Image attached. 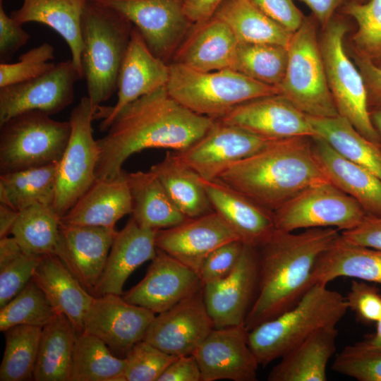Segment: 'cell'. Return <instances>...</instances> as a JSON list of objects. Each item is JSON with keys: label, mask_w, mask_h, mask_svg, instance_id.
Wrapping results in <instances>:
<instances>
[{"label": "cell", "mask_w": 381, "mask_h": 381, "mask_svg": "<svg viewBox=\"0 0 381 381\" xmlns=\"http://www.w3.org/2000/svg\"><path fill=\"white\" fill-rule=\"evenodd\" d=\"M214 119L189 110L162 87L125 107L115 117L107 134L97 140L99 159L97 178L121 174L124 162L150 148L181 152L201 138Z\"/></svg>", "instance_id": "obj_1"}, {"label": "cell", "mask_w": 381, "mask_h": 381, "mask_svg": "<svg viewBox=\"0 0 381 381\" xmlns=\"http://www.w3.org/2000/svg\"><path fill=\"white\" fill-rule=\"evenodd\" d=\"M340 233L334 228L300 232L275 229L258 246L259 289L244 323L248 331L289 310L301 300L313 285L312 275L318 258Z\"/></svg>", "instance_id": "obj_2"}, {"label": "cell", "mask_w": 381, "mask_h": 381, "mask_svg": "<svg viewBox=\"0 0 381 381\" xmlns=\"http://www.w3.org/2000/svg\"><path fill=\"white\" fill-rule=\"evenodd\" d=\"M217 179L272 212L304 188L328 180L309 137L269 140Z\"/></svg>", "instance_id": "obj_3"}, {"label": "cell", "mask_w": 381, "mask_h": 381, "mask_svg": "<svg viewBox=\"0 0 381 381\" xmlns=\"http://www.w3.org/2000/svg\"><path fill=\"white\" fill-rule=\"evenodd\" d=\"M133 25L116 10L87 0L81 18V64L93 109L117 90Z\"/></svg>", "instance_id": "obj_4"}, {"label": "cell", "mask_w": 381, "mask_h": 381, "mask_svg": "<svg viewBox=\"0 0 381 381\" xmlns=\"http://www.w3.org/2000/svg\"><path fill=\"white\" fill-rule=\"evenodd\" d=\"M348 310L341 294L315 284L291 308L248 331L249 346L259 364L265 366L318 329L337 327Z\"/></svg>", "instance_id": "obj_5"}, {"label": "cell", "mask_w": 381, "mask_h": 381, "mask_svg": "<svg viewBox=\"0 0 381 381\" xmlns=\"http://www.w3.org/2000/svg\"><path fill=\"white\" fill-rule=\"evenodd\" d=\"M166 87L181 105L214 119L243 102L279 94L277 87L259 83L232 69L200 71L176 63L169 64Z\"/></svg>", "instance_id": "obj_6"}, {"label": "cell", "mask_w": 381, "mask_h": 381, "mask_svg": "<svg viewBox=\"0 0 381 381\" xmlns=\"http://www.w3.org/2000/svg\"><path fill=\"white\" fill-rule=\"evenodd\" d=\"M315 17H305L287 46L288 63L279 94L307 116L333 117L338 112L329 89Z\"/></svg>", "instance_id": "obj_7"}, {"label": "cell", "mask_w": 381, "mask_h": 381, "mask_svg": "<svg viewBox=\"0 0 381 381\" xmlns=\"http://www.w3.org/2000/svg\"><path fill=\"white\" fill-rule=\"evenodd\" d=\"M71 127L37 110L20 113L0 125V174L59 163Z\"/></svg>", "instance_id": "obj_8"}, {"label": "cell", "mask_w": 381, "mask_h": 381, "mask_svg": "<svg viewBox=\"0 0 381 381\" xmlns=\"http://www.w3.org/2000/svg\"><path fill=\"white\" fill-rule=\"evenodd\" d=\"M320 42L327 83L338 114L345 118L365 138L380 145L372 123L363 76L344 47L347 25L333 18L324 28Z\"/></svg>", "instance_id": "obj_9"}, {"label": "cell", "mask_w": 381, "mask_h": 381, "mask_svg": "<svg viewBox=\"0 0 381 381\" xmlns=\"http://www.w3.org/2000/svg\"><path fill=\"white\" fill-rule=\"evenodd\" d=\"M366 215L356 200L328 180L304 188L273 212L276 229L286 231L316 228L347 231Z\"/></svg>", "instance_id": "obj_10"}, {"label": "cell", "mask_w": 381, "mask_h": 381, "mask_svg": "<svg viewBox=\"0 0 381 381\" xmlns=\"http://www.w3.org/2000/svg\"><path fill=\"white\" fill-rule=\"evenodd\" d=\"M95 118L89 97H83L72 109L70 138L59 162L54 208L61 219L96 179L99 147L92 122Z\"/></svg>", "instance_id": "obj_11"}, {"label": "cell", "mask_w": 381, "mask_h": 381, "mask_svg": "<svg viewBox=\"0 0 381 381\" xmlns=\"http://www.w3.org/2000/svg\"><path fill=\"white\" fill-rule=\"evenodd\" d=\"M126 18L141 34L150 51L169 64L193 25L181 0H95Z\"/></svg>", "instance_id": "obj_12"}, {"label": "cell", "mask_w": 381, "mask_h": 381, "mask_svg": "<svg viewBox=\"0 0 381 381\" xmlns=\"http://www.w3.org/2000/svg\"><path fill=\"white\" fill-rule=\"evenodd\" d=\"M259 282L258 248L244 243L234 270L226 277L203 285L205 304L215 328L244 325L256 299Z\"/></svg>", "instance_id": "obj_13"}, {"label": "cell", "mask_w": 381, "mask_h": 381, "mask_svg": "<svg viewBox=\"0 0 381 381\" xmlns=\"http://www.w3.org/2000/svg\"><path fill=\"white\" fill-rule=\"evenodd\" d=\"M81 78L70 59L37 78L0 87V125L28 111L49 115L61 111L73 102L74 85Z\"/></svg>", "instance_id": "obj_14"}, {"label": "cell", "mask_w": 381, "mask_h": 381, "mask_svg": "<svg viewBox=\"0 0 381 381\" xmlns=\"http://www.w3.org/2000/svg\"><path fill=\"white\" fill-rule=\"evenodd\" d=\"M269 140L214 119L208 131L187 149L174 152L201 179H218L231 164L262 149Z\"/></svg>", "instance_id": "obj_15"}, {"label": "cell", "mask_w": 381, "mask_h": 381, "mask_svg": "<svg viewBox=\"0 0 381 381\" xmlns=\"http://www.w3.org/2000/svg\"><path fill=\"white\" fill-rule=\"evenodd\" d=\"M214 328L202 289L167 310L156 314L143 340L179 357L193 354Z\"/></svg>", "instance_id": "obj_16"}, {"label": "cell", "mask_w": 381, "mask_h": 381, "mask_svg": "<svg viewBox=\"0 0 381 381\" xmlns=\"http://www.w3.org/2000/svg\"><path fill=\"white\" fill-rule=\"evenodd\" d=\"M156 314L127 302L121 295L95 296L83 319V332L126 354L145 335Z\"/></svg>", "instance_id": "obj_17"}, {"label": "cell", "mask_w": 381, "mask_h": 381, "mask_svg": "<svg viewBox=\"0 0 381 381\" xmlns=\"http://www.w3.org/2000/svg\"><path fill=\"white\" fill-rule=\"evenodd\" d=\"M202 288L196 272L157 248L145 277L121 296L127 302L158 314Z\"/></svg>", "instance_id": "obj_18"}, {"label": "cell", "mask_w": 381, "mask_h": 381, "mask_svg": "<svg viewBox=\"0 0 381 381\" xmlns=\"http://www.w3.org/2000/svg\"><path fill=\"white\" fill-rule=\"evenodd\" d=\"M169 77V64L150 51L140 32L133 26L119 75L117 101L113 107H99L95 112V117L102 119L99 129L107 131L125 107L166 86Z\"/></svg>", "instance_id": "obj_19"}, {"label": "cell", "mask_w": 381, "mask_h": 381, "mask_svg": "<svg viewBox=\"0 0 381 381\" xmlns=\"http://www.w3.org/2000/svg\"><path fill=\"white\" fill-rule=\"evenodd\" d=\"M215 119L267 140L316 136L307 115L280 94L243 102Z\"/></svg>", "instance_id": "obj_20"}, {"label": "cell", "mask_w": 381, "mask_h": 381, "mask_svg": "<svg viewBox=\"0 0 381 381\" xmlns=\"http://www.w3.org/2000/svg\"><path fill=\"white\" fill-rule=\"evenodd\" d=\"M245 326L214 328L194 352L202 381H256L259 363Z\"/></svg>", "instance_id": "obj_21"}, {"label": "cell", "mask_w": 381, "mask_h": 381, "mask_svg": "<svg viewBox=\"0 0 381 381\" xmlns=\"http://www.w3.org/2000/svg\"><path fill=\"white\" fill-rule=\"evenodd\" d=\"M240 240L229 224L215 211L156 231L155 244L198 274L206 257L228 242Z\"/></svg>", "instance_id": "obj_22"}, {"label": "cell", "mask_w": 381, "mask_h": 381, "mask_svg": "<svg viewBox=\"0 0 381 381\" xmlns=\"http://www.w3.org/2000/svg\"><path fill=\"white\" fill-rule=\"evenodd\" d=\"M116 231L115 228L60 224L56 255L93 296Z\"/></svg>", "instance_id": "obj_23"}, {"label": "cell", "mask_w": 381, "mask_h": 381, "mask_svg": "<svg viewBox=\"0 0 381 381\" xmlns=\"http://www.w3.org/2000/svg\"><path fill=\"white\" fill-rule=\"evenodd\" d=\"M157 230L140 226L132 217L117 231L94 296L123 294L129 276L156 255Z\"/></svg>", "instance_id": "obj_24"}, {"label": "cell", "mask_w": 381, "mask_h": 381, "mask_svg": "<svg viewBox=\"0 0 381 381\" xmlns=\"http://www.w3.org/2000/svg\"><path fill=\"white\" fill-rule=\"evenodd\" d=\"M201 182L214 211L245 244L260 246L275 230L273 212L219 179Z\"/></svg>", "instance_id": "obj_25"}, {"label": "cell", "mask_w": 381, "mask_h": 381, "mask_svg": "<svg viewBox=\"0 0 381 381\" xmlns=\"http://www.w3.org/2000/svg\"><path fill=\"white\" fill-rule=\"evenodd\" d=\"M238 42L222 20L211 18L194 23L171 63L200 71L232 69Z\"/></svg>", "instance_id": "obj_26"}, {"label": "cell", "mask_w": 381, "mask_h": 381, "mask_svg": "<svg viewBox=\"0 0 381 381\" xmlns=\"http://www.w3.org/2000/svg\"><path fill=\"white\" fill-rule=\"evenodd\" d=\"M131 212V195L123 171L114 178H96L61 223L115 228L120 219Z\"/></svg>", "instance_id": "obj_27"}, {"label": "cell", "mask_w": 381, "mask_h": 381, "mask_svg": "<svg viewBox=\"0 0 381 381\" xmlns=\"http://www.w3.org/2000/svg\"><path fill=\"white\" fill-rule=\"evenodd\" d=\"M312 143L328 181L356 200L366 214L381 216V180L341 155L323 139L315 136Z\"/></svg>", "instance_id": "obj_28"}, {"label": "cell", "mask_w": 381, "mask_h": 381, "mask_svg": "<svg viewBox=\"0 0 381 381\" xmlns=\"http://www.w3.org/2000/svg\"><path fill=\"white\" fill-rule=\"evenodd\" d=\"M32 279L57 313L65 315L78 332L95 296L86 290L56 255L42 258Z\"/></svg>", "instance_id": "obj_29"}, {"label": "cell", "mask_w": 381, "mask_h": 381, "mask_svg": "<svg viewBox=\"0 0 381 381\" xmlns=\"http://www.w3.org/2000/svg\"><path fill=\"white\" fill-rule=\"evenodd\" d=\"M336 327H322L281 358L269 381H326L329 361L336 351Z\"/></svg>", "instance_id": "obj_30"}, {"label": "cell", "mask_w": 381, "mask_h": 381, "mask_svg": "<svg viewBox=\"0 0 381 381\" xmlns=\"http://www.w3.org/2000/svg\"><path fill=\"white\" fill-rule=\"evenodd\" d=\"M87 0H23L10 16L23 25L36 22L49 26L67 43L71 61L83 78L81 64V18Z\"/></svg>", "instance_id": "obj_31"}, {"label": "cell", "mask_w": 381, "mask_h": 381, "mask_svg": "<svg viewBox=\"0 0 381 381\" xmlns=\"http://www.w3.org/2000/svg\"><path fill=\"white\" fill-rule=\"evenodd\" d=\"M351 277L381 284V250L354 245L341 233L318 258L312 284H327L339 277Z\"/></svg>", "instance_id": "obj_32"}, {"label": "cell", "mask_w": 381, "mask_h": 381, "mask_svg": "<svg viewBox=\"0 0 381 381\" xmlns=\"http://www.w3.org/2000/svg\"><path fill=\"white\" fill-rule=\"evenodd\" d=\"M132 200V218L141 226L159 230L187 219L150 170L126 173Z\"/></svg>", "instance_id": "obj_33"}, {"label": "cell", "mask_w": 381, "mask_h": 381, "mask_svg": "<svg viewBox=\"0 0 381 381\" xmlns=\"http://www.w3.org/2000/svg\"><path fill=\"white\" fill-rule=\"evenodd\" d=\"M78 333L59 313L42 327L33 380L69 381Z\"/></svg>", "instance_id": "obj_34"}, {"label": "cell", "mask_w": 381, "mask_h": 381, "mask_svg": "<svg viewBox=\"0 0 381 381\" xmlns=\"http://www.w3.org/2000/svg\"><path fill=\"white\" fill-rule=\"evenodd\" d=\"M212 17L224 22L238 43L287 47L293 35L248 0H223Z\"/></svg>", "instance_id": "obj_35"}, {"label": "cell", "mask_w": 381, "mask_h": 381, "mask_svg": "<svg viewBox=\"0 0 381 381\" xmlns=\"http://www.w3.org/2000/svg\"><path fill=\"white\" fill-rule=\"evenodd\" d=\"M150 170L157 176L174 203L187 218L214 211L200 176L182 162L175 152H167L163 159Z\"/></svg>", "instance_id": "obj_36"}, {"label": "cell", "mask_w": 381, "mask_h": 381, "mask_svg": "<svg viewBox=\"0 0 381 381\" xmlns=\"http://www.w3.org/2000/svg\"><path fill=\"white\" fill-rule=\"evenodd\" d=\"M316 136L341 155L381 180V147L362 135L345 118L307 116Z\"/></svg>", "instance_id": "obj_37"}, {"label": "cell", "mask_w": 381, "mask_h": 381, "mask_svg": "<svg viewBox=\"0 0 381 381\" xmlns=\"http://www.w3.org/2000/svg\"><path fill=\"white\" fill-rule=\"evenodd\" d=\"M59 163L0 174V203L20 212L36 205H52Z\"/></svg>", "instance_id": "obj_38"}, {"label": "cell", "mask_w": 381, "mask_h": 381, "mask_svg": "<svg viewBox=\"0 0 381 381\" xmlns=\"http://www.w3.org/2000/svg\"><path fill=\"white\" fill-rule=\"evenodd\" d=\"M61 217L52 205H36L19 212L11 234L29 255H56Z\"/></svg>", "instance_id": "obj_39"}, {"label": "cell", "mask_w": 381, "mask_h": 381, "mask_svg": "<svg viewBox=\"0 0 381 381\" xmlns=\"http://www.w3.org/2000/svg\"><path fill=\"white\" fill-rule=\"evenodd\" d=\"M126 361L118 358L98 337L78 332L69 381H122Z\"/></svg>", "instance_id": "obj_40"}, {"label": "cell", "mask_w": 381, "mask_h": 381, "mask_svg": "<svg viewBox=\"0 0 381 381\" xmlns=\"http://www.w3.org/2000/svg\"><path fill=\"white\" fill-rule=\"evenodd\" d=\"M287 63L286 47L275 44L238 43L232 70L278 88L285 75Z\"/></svg>", "instance_id": "obj_41"}, {"label": "cell", "mask_w": 381, "mask_h": 381, "mask_svg": "<svg viewBox=\"0 0 381 381\" xmlns=\"http://www.w3.org/2000/svg\"><path fill=\"white\" fill-rule=\"evenodd\" d=\"M42 329L16 325L4 332L6 346L0 366L1 381L33 380Z\"/></svg>", "instance_id": "obj_42"}, {"label": "cell", "mask_w": 381, "mask_h": 381, "mask_svg": "<svg viewBox=\"0 0 381 381\" xmlns=\"http://www.w3.org/2000/svg\"><path fill=\"white\" fill-rule=\"evenodd\" d=\"M59 313L44 292L32 279L26 286L0 309V330L16 325L43 327Z\"/></svg>", "instance_id": "obj_43"}, {"label": "cell", "mask_w": 381, "mask_h": 381, "mask_svg": "<svg viewBox=\"0 0 381 381\" xmlns=\"http://www.w3.org/2000/svg\"><path fill=\"white\" fill-rule=\"evenodd\" d=\"M341 11L357 25L351 39L356 56L381 64V0H349Z\"/></svg>", "instance_id": "obj_44"}, {"label": "cell", "mask_w": 381, "mask_h": 381, "mask_svg": "<svg viewBox=\"0 0 381 381\" xmlns=\"http://www.w3.org/2000/svg\"><path fill=\"white\" fill-rule=\"evenodd\" d=\"M332 370L359 381H381V347L364 340L348 345L335 357Z\"/></svg>", "instance_id": "obj_45"}, {"label": "cell", "mask_w": 381, "mask_h": 381, "mask_svg": "<svg viewBox=\"0 0 381 381\" xmlns=\"http://www.w3.org/2000/svg\"><path fill=\"white\" fill-rule=\"evenodd\" d=\"M176 358L141 340L125 356L126 364L122 381H158Z\"/></svg>", "instance_id": "obj_46"}, {"label": "cell", "mask_w": 381, "mask_h": 381, "mask_svg": "<svg viewBox=\"0 0 381 381\" xmlns=\"http://www.w3.org/2000/svg\"><path fill=\"white\" fill-rule=\"evenodd\" d=\"M54 48L47 42L35 47L19 56L18 62L0 64V87L23 83L50 71L55 64Z\"/></svg>", "instance_id": "obj_47"}, {"label": "cell", "mask_w": 381, "mask_h": 381, "mask_svg": "<svg viewBox=\"0 0 381 381\" xmlns=\"http://www.w3.org/2000/svg\"><path fill=\"white\" fill-rule=\"evenodd\" d=\"M42 257L23 252L0 265V308L26 286Z\"/></svg>", "instance_id": "obj_48"}, {"label": "cell", "mask_w": 381, "mask_h": 381, "mask_svg": "<svg viewBox=\"0 0 381 381\" xmlns=\"http://www.w3.org/2000/svg\"><path fill=\"white\" fill-rule=\"evenodd\" d=\"M243 246L241 241L236 240L212 250L204 260L198 273L203 285L228 275L237 264Z\"/></svg>", "instance_id": "obj_49"}, {"label": "cell", "mask_w": 381, "mask_h": 381, "mask_svg": "<svg viewBox=\"0 0 381 381\" xmlns=\"http://www.w3.org/2000/svg\"><path fill=\"white\" fill-rule=\"evenodd\" d=\"M348 308L365 323L376 322L381 318V293L365 281H352L345 297Z\"/></svg>", "instance_id": "obj_50"}, {"label": "cell", "mask_w": 381, "mask_h": 381, "mask_svg": "<svg viewBox=\"0 0 381 381\" xmlns=\"http://www.w3.org/2000/svg\"><path fill=\"white\" fill-rule=\"evenodd\" d=\"M289 32H295L305 16L293 0H248Z\"/></svg>", "instance_id": "obj_51"}, {"label": "cell", "mask_w": 381, "mask_h": 381, "mask_svg": "<svg viewBox=\"0 0 381 381\" xmlns=\"http://www.w3.org/2000/svg\"><path fill=\"white\" fill-rule=\"evenodd\" d=\"M22 24L8 16L0 0V59L6 63L13 54L27 44L30 38Z\"/></svg>", "instance_id": "obj_52"}, {"label": "cell", "mask_w": 381, "mask_h": 381, "mask_svg": "<svg viewBox=\"0 0 381 381\" xmlns=\"http://www.w3.org/2000/svg\"><path fill=\"white\" fill-rule=\"evenodd\" d=\"M348 243L381 250V216L366 215L355 228L341 231Z\"/></svg>", "instance_id": "obj_53"}, {"label": "cell", "mask_w": 381, "mask_h": 381, "mask_svg": "<svg viewBox=\"0 0 381 381\" xmlns=\"http://www.w3.org/2000/svg\"><path fill=\"white\" fill-rule=\"evenodd\" d=\"M367 90L369 110H381V64L356 57Z\"/></svg>", "instance_id": "obj_54"}, {"label": "cell", "mask_w": 381, "mask_h": 381, "mask_svg": "<svg viewBox=\"0 0 381 381\" xmlns=\"http://www.w3.org/2000/svg\"><path fill=\"white\" fill-rule=\"evenodd\" d=\"M158 381H202L200 369L193 354L177 357Z\"/></svg>", "instance_id": "obj_55"}, {"label": "cell", "mask_w": 381, "mask_h": 381, "mask_svg": "<svg viewBox=\"0 0 381 381\" xmlns=\"http://www.w3.org/2000/svg\"><path fill=\"white\" fill-rule=\"evenodd\" d=\"M223 0H181L183 10L193 23L211 18Z\"/></svg>", "instance_id": "obj_56"}, {"label": "cell", "mask_w": 381, "mask_h": 381, "mask_svg": "<svg viewBox=\"0 0 381 381\" xmlns=\"http://www.w3.org/2000/svg\"><path fill=\"white\" fill-rule=\"evenodd\" d=\"M312 11V15L322 28H325L337 10L348 0H300Z\"/></svg>", "instance_id": "obj_57"}, {"label": "cell", "mask_w": 381, "mask_h": 381, "mask_svg": "<svg viewBox=\"0 0 381 381\" xmlns=\"http://www.w3.org/2000/svg\"><path fill=\"white\" fill-rule=\"evenodd\" d=\"M19 212L0 203V238L8 236L15 224Z\"/></svg>", "instance_id": "obj_58"}, {"label": "cell", "mask_w": 381, "mask_h": 381, "mask_svg": "<svg viewBox=\"0 0 381 381\" xmlns=\"http://www.w3.org/2000/svg\"><path fill=\"white\" fill-rule=\"evenodd\" d=\"M375 323V332L364 341L371 346L381 347V318Z\"/></svg>", "instance_id": "obj_59"}, {"label": "cell", "mask_w": 381, "mask_h": 381, "mask_svg": "<svg viewBox=\"0 0 381 381\" xmlns=\"http://www.w3.org/2000/svg\"><path fill=\"white\" fill-rule=\"evenodd\" d=\"M372 123L379 135L380 147H381V110L370 111Z\"/></svg>", "instance_id": "obj_60"}, {"label": "cell", "mask_w": 381, "mask_h": 381, "mask_svg": "<svg viewBox=\"0 0 381 381\" xmlns=\"http://www.w3.org/2000/svg\"><path fill=\"white\" fill-rule=\"evenodd\" d=\"M352 1H356V2H359V3H363L368 0H352Z\"/></svg>", "instance_id": "obj_61"}]
</instances>
